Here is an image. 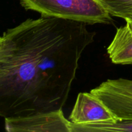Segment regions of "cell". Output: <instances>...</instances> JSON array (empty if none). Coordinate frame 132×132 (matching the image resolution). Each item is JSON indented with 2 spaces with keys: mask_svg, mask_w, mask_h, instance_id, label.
I'll use <instances>...</instances> for the list:
<instances>
[{
  "mask_svg": "<svg viewBox=\"0 0 132 132\" xmlns=\"http://www.w3.org/2000/svg\"><path fill=\"white\" fill-rule=\"evenodd\" d=\"M86 23L41 16L0 37V117L63 110L79 62L96 33Z\"/></svg>",
  "mask_w": 132,
  "mask_h": 132,
  "instance_id": "6da1fadb",
  "label": "cell"
},
{
  "mask_svg": "<svg viewBox=\"0 0 132 132\" xmlns=\"http://www.w3.org/2000/svg\"><path fill=\"white\" fill-rule=\"evenodd\" d=\"M26 10L37 12L41 16L83 22L108 24L110 14L98 0H19Z\"/></svg>",
  "mask_w": 132,
  "mask_h": 132,
  "instance_id": "7a4b0ae2",
  "label": "cell"
},
{
  "mask_svg": "<svg viewBox=\"0 0 132 132\" xmlns=\"http://www.w3.org/2000/svg\"><path fill=\"white\" fill-rule=\"evenodd\" d=\"M71 125L63 110L5 119V130L9 132H72Z\"/></svg>",
  "mask_w": 132,
  "mask_h": 132,
  "instance_id": "3957f363",
  "label": "cell"
},
{
  "mask_svg": "<svg viewBox=\"0 0 132 132\" xmlns=\"http://www.w3.org/2000/svg\"><path fill=\"white\" fill-rule=\"evenodd\" d=\"M68 120L75 125L115 123L117 121L110 110L90 92L78 94Z\"/></svg>",
  "mask_w": 132,
  "mask_h": 132,
  "instance_id": "277c9868",
  "label": "cell"
},
{
  "mask_svg": "<svg viewBox=\"0 0 132 132\" xmlns=\"http://www.w3.org/2000/svg\"><path fill=\"white\" fill-rule=\"evenodd\" d=\"M107 52L114 64H132V28L128 23L117 28Z\"/></svg>",
  "mask_w": 132,
  "mask_h": 132,
  "instance_id": "5b68a950",
  "label": "cell"
},
{
  "mask_svg": "<svg viewBox=\"0 0 132 132\" xmlns=\"http://www.w3.org/2000/svg\"><path fill=\"white\" fill-rule=\"evenodd\" d=\"M72 132H132V120H117L115 123L75 125L72 123Z\"/></svg>",
  "mask_w": 132,
  "mask_h": 132,
  "instance_id": "8992f818",
  "label": "cell"
},
{
  "mask_svg": "<svg viewBox=\"0 0 132 132\" xmlns=\"http://www.w3.org/2000/svg\"><path fill=\"white\" fill-rule=\"evenodd\" d=\"M110 15L126 19L132 18V0H98Z\"/></svg>",
  "mask_w": 132,
  "mask_h": 132,
  "instance_id": "52a82bcc",
  "label": "cell"
},
{
  "mask_svg": "<svg viewBox=\"0 0 132 132\" xmlns=\"http://www.w3.org/2000/svg\"><path fill=\"white\" fill-rule=\"evenodd\" d=\"M126 21V22L127 23H128L129 24V25L130 26V27H131L132 28V18H130V19H126V20H125Z\"/></svg>",
  "mask_w": 132,
  "mask_h": 132,
  "instance_id": "ba28073f",
  "label": "cell"
},
{
  "mask_svg": "<svg viewBox=\"0 0 132 132\" xmlns=\"http://www.w3.org/2000/svg\"><path fill=\"white\" fill-rule=\"evenodd\" d=\"M131 81H132V80H131Z\"/></svg>",
  "mask_w": 132,
  "mask_h": 132,
  "instance_id": "9c48e42d",
  "label": "cell"
}]
</instances>
